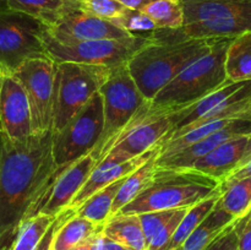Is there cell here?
Masks as SVG:
<instances>
[{
  "instance_id": "obj_1",
  "label": "cell",
  "mask_w": 251,
  "mask_h": 250,
  "mask_svg": "<svg viewBox=\"0 0 251 250\" xmlns=\"http://www.w3.org/2000/svg\"><path fill=\"white\" fill-rule=\"evenodd\" d=\"M53 132L12 141L2 135L0 158V250H11L25 225L39 213L58 178Z\"/></svg>"
},
{
  "instance_id": "obj_2",
  "label": "cell",
  "mask_w": 251,
  "mask_h": 250,
  "mask_svg": "<svg viewBox=\"0 0 251 250\" xmlns=\"http://www.w3.org/2000/svg\"><path fill=\"white\" fill-rule=\"evenodd\" d=\"M232 39L221 38L207 54L184 69L174 80L157 93L151 102L145 103L140 108L126 127L166 117L190 107L230 82L226 73V56Z\"/></svg>"
},
{
  "instance_id": "obj_3",
  "label": "cell",
  "mask_w": 251,
  "mask_h": 250,
  "mask_svg": "<svg viewBox=\"0 0 251 250\" xmlns=\"http://www.w3.org/2000/svg\"><path fill=\"white\" fill-rule=\"evenodd\" d=\"M184 25L156 29L149 36L159 43L189 39H221L251 32V0H181Z\"/></svg>"
},
{
  "instance_id": "obj_4",
  "label": "cell",
  "mask_w": 251,
  "mask_h": 250,
  "mask_svg": "<svg viewBox=\"0 0 251 250\" xmlns=\"http://www.w3.org/2000/svg\"><path fill=\"white\" fill-rule=\"evenodd\" d=\"M220 39H189L179 43H153L140 49L126 64L140 92L151 102L191 63L207 54Z\"/></svg>"
},
{
  "instance_id": "obj_5",
  "label": "cell",
  "mask_w": 251,
  "mask_h": 250,
  "mask_svg": "<svg viewBox=\"0 0 251 250\" xmlns=\"http://www.w3.org/2000/svg\"><path fill=\"white\" fill-rule=\"evenodd\" d=\"M218 189L220 181L194 169H167L157 167L145 190L118 213L140 215L152 211L191 207L210 198Z\"/></svg>"
},
{
  "instance_id": "obj_6",
  "label": "cell",
  "mask_w": 251,
  "mask_h": 250,
  "mask_svg": "<svg viewBox=\"0 0 251 250\" xmlns=\"http://www.w3.org/2000/svg\"><path fill=\"white\" fill-rule=\"evenodd\" d=\"M42 41L49 58L56 64L70 61L110 68L127 64L140 49L154 42L153 39L141 36L98 41L58 38L49 33L48 26L44 29Z\"/></svg>"
},
{
  "instance_id": "obj_7",
  "label": "cell",
  "mask_w": 251,
  "mask_h": 250,
  "mask_svg": "<svg viewBox=\"0 0 251 250\" xmlns=\"http://www.w3.org/2000/svg\"><path fill=\"white\" fill-rule=\"evenodd\" d=\"M113 68L80 63L56 64L53 131L58 132L97 95Z\"/></svg>"
},
{
  "instance_id": "obj_8",
  "label": "cell",
  "mask_w": 251,
  "mask_h": 250,
  "mask_svg": "<svg viewBox=\"0 0 251 250\" xmlns=\"http://www.w3.org/2000/svg\"><path fill=\"white\" fill-rule=\"evenodd\" d=\"M100 93L103 97L104 126L92 156L100 161L105 152L124 131L145 103L150 102L140 92L126 64L113 68Z\"/></svg>"
},
{
  "instance_id": "obj_9",
  "label": "cell",
  "mask_w": 251,
  "mask_h": 250,
  "mask_svg": "<svg viewBox=\"0 0 251 250\" xmlns=\"http://www.w3.org/2000/svg\"><path fill=\"white\" fill-rule=\"evenodd\" d=\"M47 25L7 9L0 11V71L11 75L29 59L49 58L42 36Z\"/></svg>"
},
{
  "instance_id": "obj_10",
  "label": "cell",
  "mask_w": 251,
  "mask_h": 250,
  "mask_svg": "<svg viewBox=\"0 0 251 250\" xmlns=\"http://www.w3.org/2000/svg\"><path fill=\"white\" fill-rule=\"evenodd\" d=\"M103 126V97L98 92L60 131L53 132V158L58 168L70 166L92 153Z\"/></svg>"
},
{
  "instance_id": "obj_11",
  "label": "cell",
  "mask_w": 251,
  "mask_h": 250,
  "mask_svg": "<svg viewBox=\"0 0 251 250\" xmlns=\"http://www.w3.org/2000/svg\"><path fill=\"white\" fill-rule=\"evenodd\" d=\"M56 63L50 58L29 59L14 75L24 86L32 115V134L53 131Z\"/></svg>"
},
{
  "instance_id": "obj_12",
  "label": "cell",
  "mask_w": 251,
  "mask_h": 250,
  "mask_svg": "<svg viewBox=\"0 0 251 250\" xmlns=\"http://www.w3.org/2000/svg\"><path fill=\"white\" fill-rule=\"evenodd\" d=\"M169 130L168 115L126 127L98 163L120 164L136 158L161 144Z\"/></svg>"
},
{
  "instance_id": "obj_13",
  "label": "cell",
  "mask_w": 251,
  "mask_h": 250,
  "mask_svg": "<svg viewBox=\"0 0 251 250\" xmlns=\"http://www.w3.org/2000/svg\"><path fill=\"white\" fill-rule=\"evenodd\" d=\"M0 131L12 141H24L32 134V115L24 86L14 75L2 76L0 90Z\"/></svg>"
},
{
  "instance_id": "obj_14",
  "label": "cell",
  "mask_w": 251,
  "mask_h": 250,
  "mask_svg": "<svg viewBox=\"0 0 251 250\" xmlns=\"http://www.w3.org/2000/svg\"><path fill=\"white\" fill-rule=\"evenodd\" d=\"M96 166L97 159L90 153L70 166L61 167L60 173L51 185L39 213L58 217L63 211L69 208L71 201L85 185Z\"/></svg>"
},
{
  "instance_id": "obj_15",
  "label": "cell",
  "mask_w": 251,
  "mask_h": 250,
  "mask_svg": "<svg viewBox=\"0 0 251 250\" xmlns=\"http://www.w3.org/2000/svg\"><path fill=\"white\" fill-rule=\"evenodd\" d=\"M251 159V135L230 139L205 157L196 161L190 169L222 183ZM189 169V168H188Z\"/></svg>"
},
{
  "instance_id": "obj_16",
  "label": "cell",
  "mask_w": 251,
  "mask_h": 250,
  "mask_svg": "<svg viewBox=\"0 0 251 250\" xmlns=\"http://www.w3.org/2000/svg\"><path fill=\"white\" fill-rule=\"evenodd\" d=\"M51 36L58 38H71L78 41H98V39H122L131 37L113 22L87 14L78 7L66 15L55 26L48 27Z\"/></svg>"
},
{
  "instance_id": "obj_17",
  "label": "cell",
  "mask_w": 251,
  "mask_h": 250,
  "mask_svg": "<svg viewBox=\"0 0 251 250\" xmlns=\"http://www.w3.org/2000/svg\"><path fill=\"white\" fill-rule=\"evenodd\" d=\"M244 135H251V118H239L221 129L220 131L195 142L176 153L166 157H158L157 167L167 169H188L196 161L217 149L220 145L225 144L228 140L244 136Z\"/></svg>"
},
{
  "instance_id": "obj_18",
  "label": "cell",
  "mask_w": 251,
  "mask_h": 250,
  "mask_svg": "<svg viewBox=\"0 0 251 250\" xmlns=\"http://www.w3.org/2000/svg\"><path fill=\"white\" fill-rule=\"evenodd\" d=\"M161 152V146L157 145L156 147H153L152 150L147 151L146 153L141 154V156L136 157L134 159H130V161L124 162V163L120 164H103V163H97V166L95 167V169L92 171L91 175L88 176L87 181L85 183V185L82 186L80 191L76 194V196L74 198V200L71 201L69 208H73L76 210L78 206L82 205L88 198L96 194L97 191H100V189L105 188L109 184L114 183V181L119 180V179L125 178L129 174H131L132 172L136 171L139 167H141L145 162L149 161L153 154Z\"/></svg>"
},
{
  "instance_id": "obj_19",
  "label": "cell",
  "mask_w": 251,
  "mask_h": 250,
  "mask_svg": "<svg viewBox=\"0 0 251 250\" xmlns=\"http://www.w3.org/2000/svg\"><path fill=\"white\" fill-rule=\"evenodd\" d=\"M9 9L24 12L48 27L55 26L78 7V0H7Z\"/></svg>"
},
{
  "instance_id": "obj_20",
  "label": "cell",
  "mask_w": 251,
  "mask_h": 250,
  "mask_svg": "<svg viewBox=\"0 0 251 250\" xmlns=\"http://www.w3.org/2000/svg\"><path fill=\"white\" fill-rule=\"evenodd\" d=\"M235 221L237 218L228 213L218 200L213 210L207 215V217L196 227L190 237L181 245V249L205 250Z\"/></svg>"
},
{
  "instance_id": "obj_21",
  "label": "cell",
  "mask_w": 251,
  "mask_h": 250,
  "mask_svg": "<svg viewBox=\"0 0 251 250\" xmlns=\"http://www.w3.org/2000/svg\"><path fill=\"white\" fill-rule=\"evenodd\" d=\"M103 233L129 250H147V240L137 215L113 216L105 222Z\"/></svg>"
},
{
  "instance_id": "obj_22",
  "label": "cell",
  "mask_w": 251,
  "mask_h": 250,
  "mask_svg": "<svg viewBox=\"0 0 251 250\" xmlns=\"http://www.w3.org/2000/svg\"><path fill=\"white\" fill-rule=\"evenodd\" d=\"M220 202L228 213L237 220L251 210V176L227 178L220 183Z\"/></svg>"
},
{
  "instance_id": "obj_23",
  "label": "cell",
  "mask_w": 251,
  "mask_h": 250,
  "mask_svg": "<svg viewBox=\"0 0 251 250\" xmlns=\"http://www.w3.org/2000/svg\"><path fill=\"white\" fill-rule=\"evenodd\" d=\"M103 227L104 225H96L92 221L75 213L64 221L56 230L51 250H73Z\"/></svg>"
},
{
  "instance_id": "obj_24",
  "label": "cell",
  "mask_w": 251,
  "mask_h": 250,
  "mask_svg": "<svg viewBox=\"0 0 251 250\" xmlns=\"http://www.w3.org/2000/svg\"><path fill=\"white\" fill-rule=\"evenodd\" d=\"M226 73L230 82L251 80V32L232 39L226 56Z\"/></svg>"
},
{
  "instance_id": "obj_25",
  "label": "cell",
  "mask_w": 251,
  "mask_h": 250,
  "mask_svg": "<svg viewBox=\"0 0 251 250\" xmlns=\"http://www.w3.org/2000/svg\"><path fill=\"white\" fill-rule=\"evenodd\" d=\"M125 178L119 179L93 194L82 205L76 208V213L81 217L92 221L96 225H105V222L109 220L110 215H112L113 203H114L115 198H117Z\"/></svg>"
},
{
  "instance_id": "obj_26",
  "label": "cell",
  "mask_w": 251,
  "mask_h": 250,
  "mask_svg": "<svg viewBox=\"0 0 251 250\" xmlns=\"http://www.w3.org/2000/svg\"><path fill=\"white\" fill-rule=\"evenodd\" d=\"M158 154L159 152L153 154L149 161L145 162L141 167H139L136 171H134L131 174H129L125 178L124 183H123L122 188H120L119 193H118L117 198H115L114 203H113L110 217L117 215L124 206L131 202L149 185V183L151 181L152 176H153L154 172L157 169V158H158Z\"/></svg>"
},
{
  "instance_id": "obj_27",
  "label": "cell",
  "mask_w": 251,
  "mask_h": 250,
  "mask_svg": "<svg viewBox=\"0 0 251 250\" xmlns=\"http://www.w3.org/2000/svg\"><path fill=\"white\" fill-rule=\"evenodd\" d=\"M221 198V189H218L213 195H211L210 198L205 199V200L200 201L196 205L191 206L188 210V212L185 213V216L181 220L180 225L176 228V233H174L173 238L171 239V242L168 243L164 250H173L176 248H180L181 245L185 243V240L190 237L191 233L196 229L199 225L207 217L208 213L213 210V207L216 206L217 201Z\"/></svg>"
},
{
  "instance_id": "obj_28",
  "label": "cell",
  "mask_w": 251,
  "mask_h": 250,
  "mask_svg": "<svg viewBox=\"0 0 251 250\" xmlns=\"http://www.w3.org/2000/svg\"><path fill=\"white\" fill-rule=\"evenodd\" d=\"M141 11L154 22L157 29H176L184 25L181 0H151Z\"/></svg>"
},
{
  "instance_id": "obj_29",
  "label": "cell",
  "mask_w": 251,
  "mask_h": 250,
  "mask_svg": "<svg viewBox=\"0 0 251 250\" xmlns=\"http://www.w3.org/2000/svg\"><path fill=\"white\" fill-rule=\"evenodd\" d=\"M56 217L38 213L28 221L11 250H36Z\"/></svg>"
},
{
  "instance_id": "obj_30",
  "label": "cell",
  "mask_w": 251,
  "mask_h": 250,
  "mask_svg": "<svg viewBox=\"0 0 251 250\" xmlns=\"http://www.w3.org/2000/svg\"><path fill=\"white\" fill-rule=\"evenodd\" d=\"M113 24L119 26L124 31L129 32L130 34L147 37V38L152 32L157 29L154 22L141 10L126 9V11Z\"/></svg>"
},
{
  "instance_id": "obj_31",
  "label": "cell",
  "mask_w": 251,
  "mask_h": 250,
  "mask_svg": "<svg viewBox=\"0 0 251 250\" xmlns=\"http://www.w3.org/2000/svg\"><path fill=\"white\" fill-rule=\"evenodd\" d=\"M78 6L87 14L110 22L119 19L127 9L119 0H78Z\"/></svg>"
},
{
  "instance_id": "obj_32",
  "label": "cell",
  "mask_w": 251,
  "mask_h": 250,
  "mask_svg": "<svg viewBox=\"0 0 251 250\" xmlns=\"http://www.w3.org/2000/svg\"><path fill=\"white\" fill-rule=\"evenodd\" d=\"M178 210L179 208H176V210L152 211V212L140 213V215H137L140 218V222H141L145 237H146L147 245H149L150 240L153 238V235L159 229H162L174 217V215L178 212Z\"/></svg>"
},
{
  "instance_id": "obj_33",
  "label": "cell",
  "mask_w": 251,
  "mask_h": 250,
  "mask_svg": "<svg viewBox=\"0 0 251 250\" xmlns=\"http://www.w3.org/2000/svg\"><path fill=\"white\" fill-rule=\"evenodd\" d=\"M189 208L190 207L179 208L178 212L174 215V217L172 218L162 229H159L158 232L153 235V238L150 240L149 245H147V250H164V248L168 245V243L171 242V239L173 238L176 228L180 225L181 220H183V217L185 216V213L188 212Z\"/></svg>"
},
{
  "instance_id": "obj_34",
  "label": "cell",
  "mask_w": 251,
  "mask_h": 250,
  "mask_svg": "<svg viewBox=\"0 0 251 250\" xmlns=\"http://www.w3.org/2000/svg\"><path fill=\"white\" fill-rule=\"evenodd\" d=\"M235 222L232 223L205 250H239V240H238V233L235 229Z\"/></svg>"
},
{
  "instance_id": "obj_35",
  "label": "cell",
  "mask_w": 251,
  "mask_h": 250,
  "mask_svg": "<svg viewBox=\"0 0 251 250\" xmlns=\"http://www.w3.org/2000/svg\"><path fill=\"white\" fill-rule=\"evenodd\" d=\"M75 213L76 210H73V208H66L65 211H63V212L55 218V221H54L53 225H50V228H49L48 232L46 233V235H44L43 239L41 240V243H39V245L37 247L36 250H51V244H53L54 235H55L56 230L59 229V227H60L61 223H63L64 221H66L69 217L75 215Z\"/></svg>"
},
{
  "instance_id": "obj_36",
  "label": "cell",
  "mask_w": 251,
  "mask_h": 250,
  "mask_svg": "<svg viewBox=\"0 0 251 250\" xmlns=\"http://www.w3.org/2000/svg\"><path fill=\"white\" fill-rule=\"evenodd\" d=\"M235 229L239 240V250H251V213L237 220Z\"/></svg>"
},
{
  "instance_id": "obj_37",
  "label": "cell",
  "mask_w": 251,
  "mask_h": 250,
  "mask_svg": "<svg viewBox=\"0 0 251 250\" xmlns=\"http://www.w3.org/2000/svg\"><path fill=\"white\" fill-rule=\"evenodd\" d=\"M125 7L131 10H141L146 4H149L151 0H119Z\"/></svg>"
},
{
  "instance_id": "obj_38",
  "label": "cell",
  "mask_w": 251,
  "mask_h": 250,
  "mask_svg": "<svg viewBox=\"0 0 251 250\" xmlns=\"http://www.w3.org/2000/svg\"><path fill=\"white\" fill-rule=\"evenodd\" d=\"M104 234V233H103ZM103 250H129L126 247L122 245L120 243L114 242L110 238L105 237L104 235V239H103Z\"/></svg>"
},
{
  "instance_id": "obj_39",
  "label": "cell",
  "mask_w": 251,
  "mask_h": 250,
  "mask_svg": "<svg viewBox=\"0 0 251 250\" xmlns=\"http://www.w3.org/2000/svg\"><path fill=\"white\" fill-rule=\"evenodd\" d=\"M91 237H92V235H91ZM90 238H88L87 240H85L83 243H81V244H78L77 247L74 248L73 250H90Z\"/></svg>"
},
{
  "instance_id": "obj_40",
  "label": "cell",
  "mask_w": 251,
  "mask_h": 250,
  "mask_svg": "<svg viewBox=\"0 0 251 250\" xmlns=\"http://www.w3.org/2000/svg\"><path fill=\"white\" fill-rule=\"evenodd\" d=\"M9 5H7V0H0V11L1 10H7Z\"/></svg>"
},
{
  "instance_id": "obj_41",
  "label": "cell",
  "mask_w": 251,
  "mask_h": 250,
  "mask_svg": "<svg viewBox=\"0 0 251 250\" xmlns=\"http://www.w3.org/2000/svg\"><path fill=\"white\" fill-rule=\"evenodd\" d=\"M1 150H2V134L0 131V158H1Z\"/></svg>"
},
{
  "instance_id": "obj_42",
  "label": "cell",
  "mask_w": 251,
  "mask_h": 250,
  "mask_svg": "<svg viewBox=\"0 0 251 250\" xmlns=\"http://www.w3.org/2000/svg\"><path fill=\"white\" fill-rule=\"evenodd\" d=\"M2 76H4V74L0 71V90H1V82H2Z\"/></svg>"
},
{
  "instance_id": "obj_43",
  "label": "cell",
  "mask_w": 251,
  "mask_h": 250,
  "mask_svg": "<svg viewBox=\"0 0 251 250\" xmlns=\"http://www.w3.org/2000/svg\"><path fill=\"white\" fill-rule=\"evenodd\" d=\"M173 250H183V249H181V247H180V248H176V249H173Z\"/></svg>"
},
{
  "instance_id": "obj_44",
  "label": "cell",
  "mask_w": 251,
  "mask_h": 250,
  "mask_svg": "<svg viewBox=\"0 0 251 250\" xmlns=\"http://www.w3.org/2000/svg\"><path fill=\"white\" fill-rule=\"evenodd\" d=\"M249 213H251V210H250V212H249Z\"/></svg>"
}]
</instances>
